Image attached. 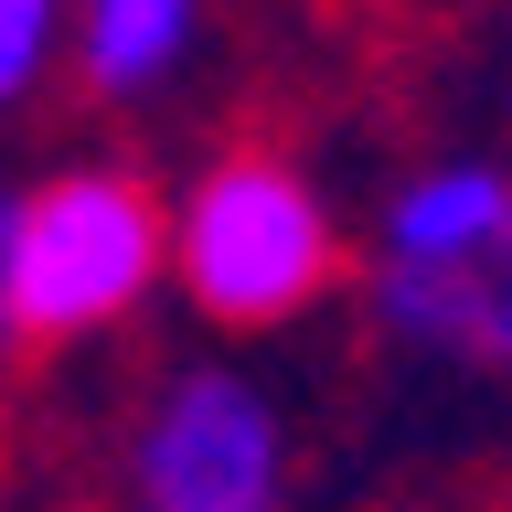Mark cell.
I'll list each match as a JSON object with an SVG mask.
<instances>
[{
  "instance_id": "obj_2",
  "label": "cell",
  "mask_w": 512,
  "mask_h": 512,
  "mask_svg": "<svg viewBox=\"0 0 512 512\" xmlns=\"http://www.w3.org/2000/svg\"><path fill=\"white\" fill-rule=\"evenodd\" d=\"M171 267H182L192 310L224 331H278V320L320 310L342 288V224L320 203V182L267 139L203 160L192 203L171 214Z\"/></svg>"
},
{
  "instance_id": "obj_1",
  "label": "cell",
  "mask_w": 512,
  "mask_h": 512,
  "mask_svg": "<svg viewBox=\"0 0 512 512\" xmlns=\"http://www.w3.org/2000/svg\"><path fill=\"white\" fill-rule=\"evenodd\" d=\"M374 320L427 363L512 374V171L427 160L374 224Z\"/></svg>"
},
{
  "instance_id": "obj_4",
  "label": "cell",
  "mask_w": 512,
  "mask_h": 512,
  "mask_svg": "<svg viewBox=\"0 0 512 512\" xmlns=\"http://www.w3.org/2000/svg\"><path fill=\"white\" fill-rule=\"evenodd\" d=\"M288 427L246 374H182L139 427L150 512H278Z\"/></svg>"
},
{
  "instance_id": "obj_3",
  "label": "cell",
  "mask_w": 512,
  "mask_h": 512,
  "mask_svg": "<svg viewBox=\"0 0 512 512\" xmlns=\"http://www.w3.org/2000/svg\"><path fill=\"white\" fill-rule=\"evenodd\" d=\"M171 267V203L128 160H86L11 203V320L22 342H75L150 299Z\"/></svg>"
},
{
  "instance_id": "obj_5",
  "label": "cell",
  "mask_w": 512,
  "mask_h": 512,
  "mask_svg": "<svg viewBox=\"0 0 512 512\" xmlns=\"http://www.w3.org/2000/svg\"><path fill=\"white\" fill-rule=\"evenodd\" d=\"M203 0H75V64L96 96H139L192 54Z\"/></svg>"
},
{
  "instance_id": "obj_6",
  "label": "cell",
  "mask_w": 512,
  "mask_h": 512,
  "mask_svg": "<svg viewBox=\"0 0 512 512\" xmlns=\"http://www.w3.org/2000/svg\"><path fill=\"white\" fill-rule=\"evenodd\" d=\"M54 11L64 0H0V96H22L32 64L54 54Z\"/></svg>"
},
{
  "instance_id": "obj_7",
  "label": "cell",
  "mask_w": 512,
  "mask_h": 512,
  "mask_svg": "<svg viewBox=\"0 0 512 512\" xmlns=\"http://www.w3.org/2000/svg\"><path fill=\"white\" fill-rule=\"evenodd\" d=\"M11 331L22 320H11V203H0V352H11Z\"/></svg>"
}]
</instances>
